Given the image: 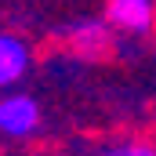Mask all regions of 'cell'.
Returning a JSON list of instances; mask_svg holds the SVG:
<instances>
[{"instance_id":"6da1fadb","label":"cell","mask_w":156,"mask_h":156,"mask_svg":"<svg viewBox=\"0 0 156 156\" xmlns=\"http://www.w3.org/2000/svg\"><path fill=\"white\" fill-rule=\"evenodd\" d=\"M37 123H40V109H37L33 98H26V94H11V98L0 102V131H4V134L22 138V134H33Z\"/></svg>"},{"instance_id":"7a4b0ae2","label":"cell","mask_w":156,"mask_h":156,"mask_svg":"<svg viewBox=\"0 0 156 156\" xmlns=\"http://www.w3.org/2000/svg\"><path fill=\"white\" fill-rule=\"evenodd\" d=\"M109 22L127 33H149L153 0H109Z\"/></svg>"},{"instance_id":"3957f363","label":"cell","mask_w":156,"mask_h":156,"mask_svg":"<svg viewBox=\"0 0 156 156\" xmlns=\"http://www.w3.org/2000/svg\"><path fill=\"white\" fill-rule=\"evenodd\" d=\"M66 40L83 58H102L109 51V29L102 22H76L73 29H66Z\"/></svg>"},{"instance_id":"277c9868","label":"cell","mask_w":156,"mask_h":156,"mask_svg":"<svg viewBox=\"0 0 156 156\" xmlns=\"http://www.w3.org/2000/svg\"><path fill=\"white\" fill-rule=\"evenodd\" d=\"M26 66H29L26 44L15 40V37H7V33H0V87L15 83V80L26 73Z\"/></svg>"},{"instance_id":"5b68a950","label":"cell","mask_w":156,"mask_h":156,"mask_svg":"<svg viewBox=\"0 0 156 156\" xmlns=\"http://www.w3.org/2000/svg\"><path fill=\"white\" fill-rule=\"evenodd\" d=\"M102 156H156L153 145H120V149H109Z\"/></svg>"}]
</instances>
